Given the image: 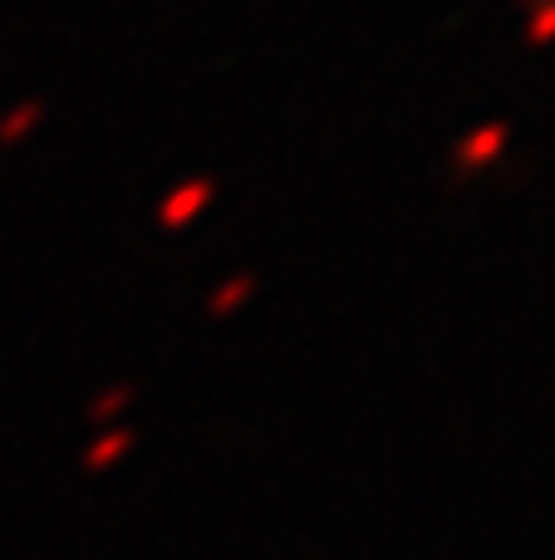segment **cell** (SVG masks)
I'll use <instances>...</instances> for the list:
<instances>
[{
    "label": "cell",
    "mask_w": 555,
    "mask_h": 560,
    "mask_svg": "<svg viewBox=\"0 0 555 560\" xmlns=\"http://www.w3.org/2000/svg\"><path fill=\"white\" fill-rule=\"evenodd\" d=\"M501 143H507V124L477 128V133H472L468 143L458 148V167H482V163H492V158L501 153Z\"/></svg>",
    "instance_id": "1"
},
{
    "label": "cell",
    "mask_w": 555,
    "mask_h": 560,
    "mask_svg": "<svg viewBox=\"0 0 555 560\" xmlns=\"http://www.w3.org/2000/svg\"><path fill=\"white\" fill-rule=\"evenodd\" d=\"M212 192H216L212 183H192V187H182V192H177V197H167V207H163V222H167V226H182L187 217L197 212V207H206V202H212Z\"/></svg>",
    "instance_id": "2"
},
{
    "label": "cell",
    "mask_w": 555,
    "mask_h": 560,
    "mask_svg": "<svg viewBox=\"0 0 555 560\" xmlns=\"http://www.w3.org/2000/svg\"><path fill=\"white\" fill-rule=\"evenodd\" d=\"M551 35H555V0H546V5L531 15V25H527V39H531V45H546Z\"/></svg>",
    "instance_id": "3"
},
{
    "label": "cell",
    "mask_w": 555,
    "mask_h": 560,
    "mask_svg": "<svg viewBox=\"0 0 555 560\" xmlns=\"http://www.w3.org/2000/svg\"><path fill=\"white\" fill-rule=\"evenodd\" d=\"M241 295H251V280H246V276H241V280H232V285H226L222 295L212 300V315H226V310H232Z\"/></svg>",
    "instance_id": "4"
}]
</instances>
